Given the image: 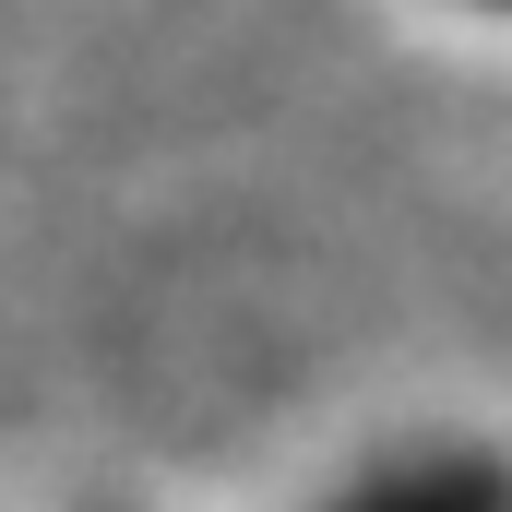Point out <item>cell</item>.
I'll return each mask as SVG.
<instances>
[{
    "label": "cell",
    "mask_w": 512,
    "mask_h": 512,
    "mask_svg": "<svg viewBox=\"0 0 512 512\" xmlns=\"http://www.w3.org/2000/svg\"><path fill=\"white\" fill-rule=\"evenodd\" d=\"M334 512H512V465L477 441H417V453L370 465Z\"/></svg>",
    "instance_id": "1"
},
{
    "label": "cell",
    "mask_w": 512,
    "mask_h": 512,
    "mask_svg": "<svg viewBox=\"0 0 512 512\" xmlns=\"http://www.w3.org/2000/svg\"><path fill=\"white\" fill-rule=\"evenodd\" d=\"M477 12H512V0H477Z\"/></svg>",
    "instance_id": "2"
}]
</instances>
